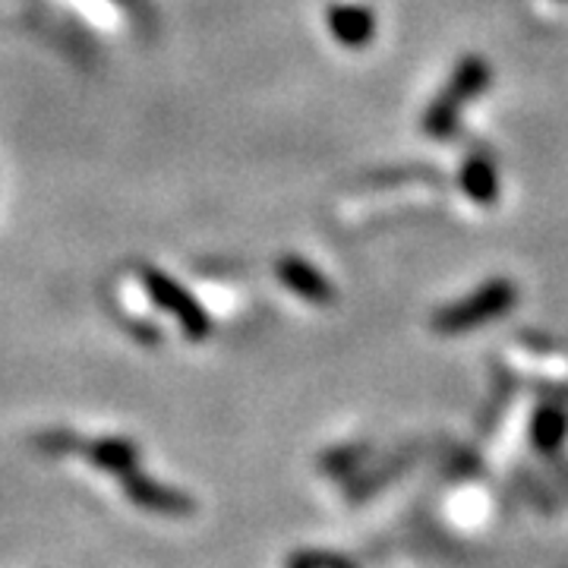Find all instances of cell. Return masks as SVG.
<instances>
[{
  "mask_svg": "<svg viewBox=\"0 0 568 568\" xmlns=\"http://www.w3.org/2000/svg\"><path fill=\"white\" fill-rule=\"evenodd\" d=\"M489 85V67L484 58H465L452 70L448 82L439 89L436 102L426 108L424 114V133L433 140H448L455 136L462 111L470 99L484 95Z\"/></svg>",
  "mask_w": 568,
  "mask_h": 568,
  "instance_id": "cell-1",
  "label": "cell"
},
{
  "mask_svg": "<svg viewBox=\"0 0 568 568\" xmlns=\"http://www.w3.org/2000/svg\"><path fill=\"white\" fill-rule=\"evenodd\" d=\"M518 301V291L508 278H493L484 287H477L474 294H467L465 301L448 304L433 313V328L439 335H465L474 332L477 325L493 323L503 313H508Z\"/></svg>",
  "mask_w": 568,
  "mask_h": 568,
  "instance_id": "cell-2",
  "label": "cell"
},
{
  "mask_svg": "<svg viewBox=\"0 0 568 568\" xmlns=\"http://www.w3.org/2000/svg\"><path fill=\"white\" fill-rule=\"evenodd\" d=\"M142 284H145L149 297L162 306L164 313H171V316L181 323L183 335H186L190 342H203L205 335H209V313H205L203 304H200L186 287H181L178 282H171L164 272H155V268H149V272L142 275Z\"/></svg>",
  "mask_w": 568,
  "mask_h": 568,
  "instance_id": "cell-3",
  "label": "cell"
},
{
  "mask_svg": "<svg viewBox=\"0 0 568 568\" xmlns=\"http://www.w3.org/2000/svg\"><path fill=\"white\" fill-rule=\"evenodd\" d=\"M121 487L123 496L142 511H152V515H162V518H190V515H196V499L190 493L145 477V474H140V467L123 474Z\"/></svg>",
  "mask_w": 568,
  "mask_h": 568,
  "instance_id": "cell-4",
  "label": "cell"
},
{
  "mask_svg": "<svg viewBox=\"0 0 568 568\" xmlns=\"http://www.w3.org/2000/svg\"><path fill=\"white\" fill-rule=\"evenodd\" d=\"M80 455L89 465H95L104 474H114V477H123L140 467V446L133 439H121V436L82 443Z\"/></svg>",
  "mask_w": 568,
  "mask_h": 568,
  "instance_id": "cell-5",
  "label": "cell"
},
{
  "mask_svg": "<svg viewBox=\"0 0 568 568\" xmlns=\"http://www.w3.org/2000/svg\"><path fill=\"white\" fill-rule=\"evenodd\" d=\"M278 278L310 304L325 306L335 301V287L328 284V278H323V272L304 263V260H297V256H284L278 263Z\"/></svg>",
  "mask_w": 568,
  "mask_h": 568,
  "instance_id": "cell-6",
  "label": "cell"
},
{
  "mask_svg": "<svg viewBox=\"0 0 568 568\" xmlns=\"http://www.w3.org/2000/svg\"><path fill=\"white\" fill-rule=\"evenodd\" d=\"M462 190L474 205H493L499 200V171L487 149H474L462 164Z\"/></svg>",
  "mask_w": 568,
  "mask_h": 568,
  "instance_id": "cell-7",
  "label": "cell"
},
{
  "mask_svg": "<svg viewBox=\"0 0 568 568\" xmlns=\"http://www.w3.org/2000/svg\"><path fill=\"white\" fill-rule=\"evenodd\" d=\"M328 29L347 48H364L376 32V20L361 3H335L328 10Z\"/></svg>",
  "mask_w": 568,
  "mask_h": 568,
  "instance_id": "cell-8",
  "label": "cell"
},
{
  "mask_svg": "<svg viewBox=\"0 0 568 568\" xmlns=\"http://www.w3.org/2000/svg\"><path fill=\"white\" fill-rule=\"evenodd\" d=\"M537 448L552 452L566 443L568 436V407L562 405H544L534 414V429H530Z\"/></svg>",
  "mask_w": 568,
  "mask_h": 568,
  "instance_id": "cell-9",
  "label": "cell"
},
{
  "mask_svg": "<svg viewBox=\"0 0 568 568\" xmlns=\"http://www.w3.org/2000/svg\"><path fill=\"white\" fill-rule=\"evenodd\" d=\"M67 3H70L73 10H80L89 22L102 26V29H114L118 20H121V13H118L108 0H67Z\"/></svg>",
  "mask_w": 568,
  "mask_h": 568,
  "instance_id": "cell-10",
  "label": "cell"
},
{
  "mask_svg": "<svg viewBox=\"0 0 568 568\" xmlns=\"http://www.w3.org/2000/svg\"><path fill=\"white\" fill-rule=\"evenodd\" d=\"M36 446L44 452V455H77L82 446L80 436H73V433H67V429H48V433H41L39 439H36Z\"/></svg>",
  "mask_w": 568,
  "mask_h": 568,
  "instance_id": "cell-11",
  "label": "cell"
},
{
  "mask_svg": "<svg viewBox=\"0 0 568 568\" xmlns=\"http://www.w3.org/2000/svg\"><path fill=\"white\" fill-rule=\"evenodd\" d=\"M287 568H323V556H316V552H294V559L287 562Z\"/></svg>",
  "mask_w": 568,
  "mask_h": 568,
  "instance_id": "cell-12",
  "label": "cell"
},
{
  "mask_svg": "<svg viewBox=\"0 0 568 568\" xmlns=\"http://www.w3.org/2000/svg\"><path fill=\"white\" fill-rule=\"evenodd\" d=\"M325 562V568H347V566H342V562H335V559H323Z\"/></svg>",
  "mask_w": 568,
  "mask_h": 568,
  "instance_id": "cell-13",
  "label": "cell"
}]
</instances>
